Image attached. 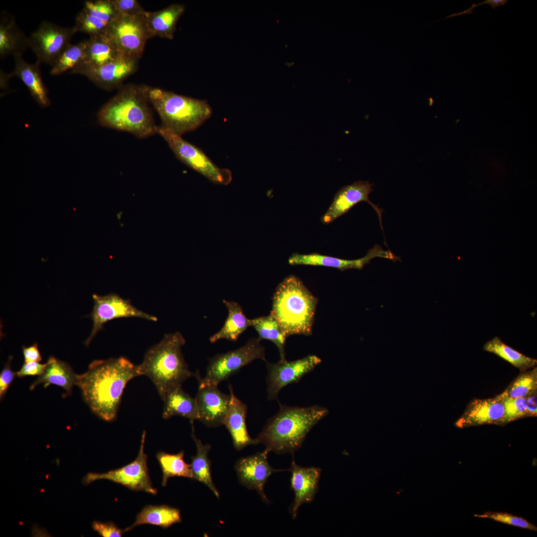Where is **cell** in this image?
Returning a JSON list of instances; mask_svg holds the SVG:
<instances>
[{"instance_id":"obj_1","label":"cell","mask_w":537,"mask_h":537,"mask_svg":"<svg viewBox=\"0 0 537 537\" xmlns=\"http://www.w3.org/2000/svg\"><path fill=\"white\" fill-rule=\"evenodd\" d=\"M138 376L137 365L124 357L95 360L86 372L77 374L76 385L91 410L111 421L116 416L127 384Z\"/></svg>"},{"instance_id":"obj_2","label":"cell","mask_w":537,"mask_h":537,"mask_svg":"<svg viewBox=\"0 0 537 537\" xmlns=\"http://www.w3.org/2000/svg\"><path fill=\"white\" fill-rule=\"evenodd\" d=\"M328 413L327 408L319 405L300 407L279 403L278 412L268 421L256 439L268 452L293 454L313 427Z\"/></svg>"},{"instance_id":"obj_3","label":"cell","mask_w":537,"mask_h":537,"mask_svg":"<svg viewBox=\"0 0 537 537\" xmlns=\"http://www.w3.org/2000/svg\"><path fill=\"white\" fill-rule=\"evenodd\" d=\"M141 86H121L97 113L99 124L139 138L156 133L154 118Z\"/></svg>"},{"instance_id":"obj_4","label":"cell","mask_w":537,"mask_h":537,"mask_svg":"<svg viewBox=\"0 0 537 537\" xmlns=\"http://www.w3.org/2000/svg\"><path fill=\"white\" fill-rule=\"evenodd\" d=\"M185 343L183 336L179 332L165 334L159 343L146 352L142 362L137 365L139 375L151 380L162 400L172 388L195 377L196 373L188 369L181 353Z\"/></svg>"},{"instance_id":"obj_5","label":"cell","mask_w":537,"mask_h":537,"mask_svg":"<svg viewBox=\"0 0 537 537\" xmlns=\"http://www.w3.org/2000/svg\"><path fill=\"white\" fill-rule=\"evenodd\" d=\"M318 299L296 276L290 275L281 282L273 294L271 313L287 336H310Z\"/></svg>"},{"instance_id":"obj_6","label":"cell","mask_w":537,"mask_h":537,"mask_svg":"<svg viewBox=\"0 0 537 537\" xmlns=\"http://www.w3.org/2000/svg\"><path fill=\"white\" fill-rule=\"evenodd\" d=\"M140 86L149 103L160 116L161 125L179 135L195 130L212 114L211 106L205 100L158 88Z\"/></svg>"},{"instance_id":"obj_7","label":"cell","mask_w":537,"mask_h":537,"mask_svg":"<svg viewBox=\"0 0 537 537\" xmlns=\"http://www.w3.org/2000/svg\"><path fill=\"white\" fill-rule=\"evenodd\" d=\"M156 130L182 163L214 183L227 185L230 183L231 171L217 166L200 149L161 125L157 126Z\"/></svg>"},{"instance_id":"obj_8","label":"cell","mask_w":537,"mask_h":537,"mask_svg":"<svg viewBox=\"0 0 537 537\" xmlns=\"http://www.w3.org/2000/svg\"><path fill=\"white\" fill-rule=\"evenodd\" d=\"M258 338L250 339L243 346L226 353L218 354L209 359L206 374L201 377L197 371L195 377L202 381L217 385L257 359L267 362L265 348Z\"/></svg>"},{"instance_id":"obj_9","label":"cell","mask_w":537,"mask_h":537,"mask_svg":"<svg viewBox=\"0 0 537 537\" xmlns=\"http://www.w3.org/2000/svg\"><path fill=\"white\" fill-rule=\"evenodd\" d=\"M145 13L135 16L117 13L109 25L105 34L120 54L136 59L142 56L150 39Z\"/></svg>"},{"instance_id":"obj_10","label":"cell","mask_w":537,"mask_h":537,"mask_svg":"<svg viewBox=\"0 0 537 537\" xmlns=\"http://www.w3.org/2000/svg\"><path fill=\"white\" fill-rule=\"evenodd\" d=\"M76 32L72 27H62L51 21H42L28 37L29 48L41 64L52 66L71 44Z\"/></svg>"},{"instance_id":"obj_11","label":"cell","mask_w":537,"mask_h":537,"mask_svg":"<svg viewBox=\"0 0 537 537\" xmlns=\"http://www.w3.org/2000/svg\"><path fill=\"white\" fill-rule=\"evenodd\" d=\"M146 432L142 435L138 454L134 460L119 468L106 473H89L84 478L85 484L106 479L122 485L133 491H144L155 495L157 490L152 484L147 466V455L144 452Z\"/></svg>"},{"instance_id":"obj_12","label":"cell","mask_w":537,"mask_h":537,"mask_svg":"<svg viewBox=\"0 0 537 537\" xmlns=\"http://www.w3.org/2000/svg\"><path fill=\"white\" fill-rule=\"evenodd\" d=\"M93 308L91 313L93 326L91 333L85 341L88 346L96 334L108 321L117 318L138 317L149 321H157V318L144 312L133 305L129 300L116 294L105 295L93 294Z\"/></svg>"},{"instance_id":"obj_13","label":"cell","mask_w":537,"mask_h":537,"mask_svg":"<svg viewBox=\"0 0 537 537\" xmlns=\"http://www.w3.org/2000/svg\"><path fill=\"white\" fill-rule=\"evenodd\" d=\"M321 362V359L315 355H309L290 361L286 360H279L275 363L267 361L268 399H277L280 391L283 387L289 384L298 382Z\"/></svg>"},{"instance_id":"obj_14","label":"cell","mask_w":537,"mask_h":537,"mask_svg":"<svg viewBox=\"0 0 537 537\" xmlns=\"http://www.w3.org/2000/svg\"><path fill=\"white\" fill-rule=\"evenodd\" d=\"M138 61L121 54L100 66L80 65L71 70L70 73L85 76L100 88L110 90L120 88L123 82L137 70Z\"/></svg>"},{"instance_id":"obj_15","label":"cell","mask_w":537,"mask_h":537,"mask_svg":"<svg viewBox=\"0 0 537 537\" xmlns=\"http://www.w3.org/2000/svg\"><path fill=\"white\" fill-rule=\"evenodd\" d=\"M268 453L266 450L258 452L238 459L235 465L239 483L249 489L255 490L266 504L270 503L264 490L268 477L273 473L285 470L272 468L268 462Z\"/></svg>"},{"instance_id":"obj_16","label":"cell","mask_w":537,"mask_h":537,"mask_svg":"<svg viewBox=\"0 0 537 537\" xmlns=\"http://www.w3.org/2000/svg\"><path fill=\"white\" fill-rule=\"evenodd\" d=\"M198 391L195 397L198 419L208 427L223 425L228 411L231 396L222 392L217 385L205 383L199 379Z\"/></svg>"},{"instance_id":"obj_17","label":"cell","mask_w":537,"mask_h":537,"mask_svg":"<svg viewBox=\"0 0 537 537\" xmlns=\"http://www.w3.org/2000/svg\"><path fill=\"white\" fill-rule=\"evenodd\" d=\"M376 257L389 259L394 262L400 261V257L395 256L389 249L385 251L380 245H376L368 250L367 254L364 257L357 260L342 259L318 253H294L288 259V263L292 266L310 265L332 267L341 271L351 268L361 270L366 265L369 264L372 259Z\"/></svg>"},{"instance_id":"obj_18","label":"cell","mask_w":537,"mask_h":537,"mask_svg":"<svg viewBox=\"0 0 537 537\" xmlns=\"http://www.w3.org/2000/svg\"><path fill=\"white\" fill-rule=\"evenodd\" d=\"M372 183L368 181L360 180L342 187L335 194L334 199L326 212L321 218V222L328 224L347 213L357 204L365 201L369 203L376 212L381 229L382 209L372 203L369 194L373 190Z\"/></svg>"},{"instance_id":"obj_19","label":"cell","mask_w":537,"mask_h":537,"mask_svg":"<svg viewBox=\"0 0 537 537\" xmlns=\"http://www.w3.org/2000/svg\"><path fill=\"white\" fill-rule=\"evenodd\" d=\"M288 471L291 473L290 489L294 494L289 512L292 519H295L300 507L315 499L319 490L322 469L314 466L302 467L293 460Z\"/></svg>"},{"instance_id":"obj_20","label":"cell","mask_w":537,"mask_h":537,"mask_svg":"<svg viewBox=\"0 0 537 537\" xmlns=\"http://www.w3.org/2000/svg\"><path fill=\"white\" fill-rule=\"evenodd\" d=\"M504 415L503 399L499 395L493 398L475 399L469 403L454 425L459 428L489 424L501 425Z\"/></svg>"},{"instance_id":"obj_21","label":"cell","mask_w":537,"mask_h":537,"mask_svg":"<svg viewBox=\"0 0 537 537\" xmlns=\"http://www.w3.org/2000/svg\"><path fill=\"white\" fill-rule=\"evenodd\" d=\"M231 396L228 411L224 419L223 425L230 433L234 448L241 450L245 447L259 444L256 439H252L249 435L246 418L247 406L235 395L232 386L229 384Z\"/></svg>"},{"instance_id":"obj_22","label":"cell","mask_w":537,"mask_h":537,"mask_svg":"<svg viewBox=\"0 0 537 537\" xmlns=\"http://www.w3.org/2000/svg\"><path fill=\"white\" fill-rule=\"evenodd\" d=\"M14 69L13 71L7 75L8 78L17 77L27 87L31 95L41 107L50 105V100L48 90L42 81L40 65L36 60L34 63L25 61L22 54L13 56Z\"/></svg>"},{"instance_id":"obj_23","label":"cell","mask_w":537,"mask_h":537,"mask_svg":"<svg viewBox=\"0 0 537 537\" xmlns=\"http://www.w3.org/2000/svg\"><path fill=\"white\" fill-rule=\"evenodd\" d=\"M185 9L182 3H173L160 10L145 13L150 38L158 36L173 39L177 23Z\"/></svg>"},{"instance_id":"obj_24","label":"cell","mask_w":537,"mask_h":537,"mask_svg":"<svg viewBox=\"0 0 537 537\" xmlns=\"http://www.w3.org/2000/svg\"><path fill=\"white\" fill-rule=\"evenodd\" d=\"M29 48L28 39L13 16L6 12L0 20V57L22 54Z\"/></svg>"},{"instance_id":"obj_25","label":"cell","mask_w":537,"mask_h":537,"mask_svg":"<svg viewBox=\"0 0 537 537\" xmlns=\"http://www.w3.org/2000/svg\"><path fill=\"white\" fill-rule=\"evenodd\" d=\"M162 400L164 407L162 417L168 419L179 416L189 420L193 424L197 420L198 415L195 398L185 392L181 385L172 388L165 395Z\"/></svg>"},{"instance_id":"obj_26","label":"cell","mask_w":537,"mask_h":537,"mask_svg":"<svg viewBox=\"0 0 537 537\" xmlns=\"http://www.w3.org/2000/svg\"><path fill=\"white\" fill-rule=\"evenodd\" d=\"M46 363L44 371L31 384L30 389L33 390L40 384H43L44 387L52 384L62 387L68 393H71L74 385H76L77 374L68 364L54 357H50Z\"/></svg>"},{"instance_id":"obj_27","label":"cell","mask_w":537,"mask_h":537,"mask_svg":"<svg viewBox=\"0 0 537 537\" xmlns=\"http://www.w3.org/2000/svg\"><path fill=\"white\" fill-rule=\"evenodd\" d=\"M181 521L180 512L177 508L165 505H148L137 515L134 523L123 530L124 533L130 531L143 524H150L166 529Z\"/></svg>"},{"instance_id":"obj_28","label":"cell","mask_w":537,"mask_h":537,"mask_svg":"<svg viewBox=\"0 0 537 537\" xmlns=\"http://www.w3.org/2000/svg\"><path fill=\"white\" fill-rule=\"evenodd\" d=\"M223 302L228 309V315L221 329L210 338L212 343L220 339L236 341L251 326L250 319L245 316L239 304L226 300Z\"/></svg>"},{"instance_id":"obj_29","label":"cell","mask_w":537,"mask_h":537,"mask_svg":"<svg viewBox=\"0 0 537 537\" xmlns=\"http://www.w3.org/2000/svg\"><path fill=\"white\" fill-rule=\"evenodd\" d=\"M121 54L105 34L90 36L87 39L85 58L80 65L99 67L114 60Z\"/></svg>"},{"instance_id":"obj_30","label":"cell","mask_w":537,"mask_h":537,"mask_svg":"<svg viewBox=\"0 0 537 537\" xmlns=\"http://www.w3.org/2000/svg\"><path fill=\"white\" fill-rule=\"evenodd\" d=\"M191 437L196 447V454L191 457V468L193 473V479L205 485L215 495L219 498V493L215 486L211 472V460L208 457V452L211 449L209 444L203 445L197 439L194 433L193 424H192Z\"/></svg>"},{"instance_id":"obj_31","label":"cell","mask_w":537,"mask_h":537,"mask_svg":"<svg viewBox=\"0 0 537 537\" xmlns=\"http://www.w3.org/2000/svg\"><path fill=\"white\" fill-rule=\"evenodd\" d=\"M250 322L258 333L259 339L272 342L278 350L279 360H286L285 343L287 336L275 316L270 312L268 316L250 319Z\"/></svg>"},{"instance_id":"obj_32","label":"cell","mask_w":537,"mask_h":537,"mask_svg":"<svg viewBox=\"0 0 537 537\" xmlns=\"http://www.w3.org/2000/svg\"><path fill=\"white\" fill-rule=\"evenodd\" d=\"M483 350L494 354L507 361L521 372L535 367L536 358L527 356L505 344L499 337H495L483 346Z\"/></svg>"},{"instance_id":"obj_33","label":"cell","mask_w":537,"mask_h":537,"mask_svg":"<svg viewBox=\"0 0 537 537\" xmlns=\"http://www.w3.org/2000/svg\"><path fill=\"white\" fill-rule=\"evenodd\" d=\"M183 457V450L176 454L164 451L157 453L156 457L163 472V486H166L169 478L172 477H183L193 479L190 464L185 462Z\"/></svg>"},{"instance_id":"obj_34","label":"cell","mask_w":537,"mask_h":537,"mask_svg":"<svg viewBox=\"0 0 537 537\" xmlns=\"http://www.w3.org/2000/svg\"><path fill=\"white\" fill-rule=\"evenodd\" d=\"M87 44V39L75 44H71L51 66L50 74L60 75L83 64L86 56Z\"/></svg>"},{"instance_id":"obj_35","label":"cell","mask_w":537,"mask_h":537,"mask_svg":"<svg viewBox=\"0 0 537 537\" xmlns=\"http://www.w3.org/2000/svg\"><path fill=\"white\" fill-rule=\"evenodd\" d=\"M537 390V368L521 372L505 390L499 394L502 398L526 397Z\"/></svg>"},{"instance_id":"obj_36","label":"cell","mask_w":537,"mask_h":537,"mask_svg":"<svg viewBox=\"0 0 537 537\" xmlns=\"http://www.w3.org/2000/svg\"><path fill=\"white\" fill-rule=\"evenodd\" d=\"M109 25L82 9L77 14L73 27L76 33L81 32L92 36L104 34Z\"/></svg>"},{"instance_id":"obj_37","label":"cell","mask_w":537,"mask_h":537,"mask_svg":"<svg viewBox=\"0 0 537 537\" xmlns=\"http://www.w3.org/2000/svg\"><path fill=\"white\" fill-rule=\"evenodd\" d=\"M82 9L109 24L117 15L111 0H86Z\"/></svg>"},{"instance_id":"obj_38","label":"cell","mask_w":537,"mask_h":537,"mask_svg":"<svg viewBox=\"0 0 537 537\" xmlns=\"http://www.w3.org/2000/svg\"><path fill=\"white\" fill-rule=\"evenodd\" d=\"M502 398L504 406V415L501 425L528 417L526 397Z\"/></svg>"},{"instance_id":"obj_39","label":"cell","mask_w":537,"mask_h":537,"mask_svg":"<svg viewBox=\"0 0 537 537\" xmlns=\"http://www.w3.org/2000/svg\"><path fill=\"white\" fill-rule=\"evenodd\" d=\"M475 516L488 518L504 524L537 531V527L529 522L525 519L506 513L485 512L481 515H474Z\"/></svg>"},{"instance_id":"obj_40","label":"cell","mask_w":537,"mask_h":537,"mask_svg":"<svg viewBox=\"0 0 537 537\" xmlns=\"http://www.w3.org/2000/svg\"><path fill=\"white\" fill-rule=\"evenodd\" d=\"M117 13L130 16L144 14L146 11L136 0H111Z\"/></svg>"},{"instance_id":"obj_41","label":"cell","mask_w":537,"mask_h":537,"mask_svg":"<svg viewBox=\"0 0 537 537\" xmlns=\"http://www.w3.org/2000/svg\"><path fill=\"white\" fill-rule=\"evenodd\" d=\"M93 529L103 537H121L124 533V530L119 528L111 522H101L95 521L92 524Z\"/></svg>"},{"instance_id":"obj_42","label":"cell","mask_w":537,"mask_h":537,"mask_svg":"<svg viewBox=\"0 0 537 537\" xmlns=\"http://www.w3.org/2000/svg\"><path fill=\"white\" fill-rule=\"evenodd\" d=\"M47 363L41 364L38 361L25 362L21 369L16 372L18 377L27 375H40L44 371Z\"/></svg>"},{"instance_id":"obj_43","label":"cell","mask_w":537,"mask_h":537,"mask_svg":"<svg viewBox=\"0 0 537 537\" xmlns=\"http://www.w3.org/2000/svg\"><path fill=\"white\" fill-rule=\"evenodd\" d=\"M5 364L0 375V396L1 399L5 394L10 384L14 379L15 373L11 369L10 360Z\"/></svg>"},{"instance_id":"obj_44","label":"cell","mask_w":537,"mask_h":537,"mask_svg":"<svg viewBox=\"0 0 537 537\" xmlns=\"http://www.w3.org/2000/svg\"><path fill=\"white\" fill-rule=\"evenodd\" d=\"M23 353L25 362H39L42 359L37 344H34L28 347H23Z\"/></svg>"},{"instance_id":"obj_45","label":"cell","mask_w":537,"mask_h":537,"mask_svg":"<svg viewBox=\"0 0 537 537\" xmlns=\"http://www.w3.org/2000/svg\"><path fill=\"white\" fill-rule=\"evenodd\" d=\"M537 390L526 397L527 403L528 417L537 416Z\"/></svg>"},{"instance_id":"obj_46","label":"cell","mask_w":537,"mask_h":537,"mask_svg":"<svg viewBox=\"0 0 537 537\" xmlns=\"http://www.w3.org/2000/svg\"><path fill=\"white\" fill-rule=\"evenodd\" d=\"M508 2L507 0H486L484 1L479 3L478 4L473 3L472 7L474 8L475 7L478 6L482 4H488L491 5V7L493 9H494L496 7L499 5H505Z\"/></svg>"}]
</instances>
